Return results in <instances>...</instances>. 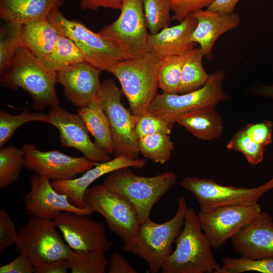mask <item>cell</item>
<instances>
[{"instance_id":"cell-16","label":"cell","mask_w":273,"mask_h":273,"mask_svg":"<svg viewBox=\"0 0 273 273\" xmlns=\"http://www.w3.org/2000/svg\"><path fill=\"white\" fill-rule=\"evenodd\" d=\"M49 115L52 125L59 132L62 146L76 149L95 162H105L111 159L109 155L91 141L89 131L77 113L70 112L58 104L51 106Z\"/></svg>"},{"instance_id":"cell-28","label":"cell","mask_w":273,"mask_h":273,"mask_svg":"<svg viewBox=\"0 0 273 273\" xmlns=\"http://www.w3.org/2000/svg\"><path fill=\"white\" fill-rule=\"evenodd\" d=\"M84 61L80 49L71 39L61 34L53 50L42 62L48 69L57 72Z\"/></svg>"},{"instance_id":"cell-1","label":"cell","mask_w":273,"mask_h":273,"mask_svg":"<svg viewBox=\"0 0 273 273\" xmlns=\"http://www.w3.org/2000/svg\"><path fill=\"white\" fill-rule=\"evenodd\" d=\"M175 242V250L164 262L161 272L216 273L220 268L198 214L191 207L187 208L184 227Z\"/></svg>"},{"instance_id":"cell-13","label":"cell","mask_w":273,"mask_h":273,"mask_svg":"<svg viewBox=\"0 0 273 273\" xmlns=\"http://www.w3.org/2000/svg\"><path fill=\"white\" fill-rule=\"evenodd\" d=\"M257 202L220 206L200 210L198 216L202 231L212 247L220 248L261 211Z\"/></svg>"},{"instance_id":"cell-31","label":"cell","mask_w":273,"mask_h":273,"mask_svg":"<svg viewBox=\"0 0 273 273\" xmlns=\"http://www.w3.org/2000/svg\"><path fill=\"white\" fill-rule=\"evenodd\" d=\"M139 151L146 158L163 164L170 160L174 144L168 134L158 133L138 140Z\"/></svg>"},{"instance_id":"cell-11","label":"cell","mask_w":273,"mask_h":273,"mask_svg":"<svg viewBox=\"0 0 273 273\" xmlns=\"http://www.w3.org/2000/svg\"><path fill=\"white\" fill-rule=\"evenodd\" d=\"M48 19L62 34L71 39L82 52L85 61L107 72L115 63L124 60L120 53L108 40L80 21L67 19L55 8Z\"/></svg>"},{"instance_id":"cell-22","label":"cell","mask_w":273,"mask_h":273,"mask_svg":"<svg viewBox=\"0 0 273 273\" xmlns=\"http://www.w3.org/2000/svg\"><path fill=\"white\" fill-rule=\"evenodd\" d=\"M197 25L196 19L190 14L178 24L163 28L155 34H149V51L161 59L182 55L195 48L197 43L191 35Z\"/></svg>"},{"instance_id":"cell-32","label":"cell","mask_w":273,"mask_h":273,"mask_svg":"<svg viewBox=\"0 0 273 273\" xmlns=\"http://www.w3.org/2000/svg\"><path fill=\"white\" fill-rule=\"evenodd\" d=\"M31 121H40L52 124L49 114L32 112L25 110L17 115L7 111H0V148H3L11 139L16 130L24 124Z\"/></svg>"},{"instance_id":"cell-37","label":"cell","mask_w":273,"mask_h":273,"mask_svg":"<svg viewBox=\"0 0 273 273\" xmlns=\"http://www.w3.org/2000/svg\"><path fill=\"white\" fill-rule=\"evenodd\" d=\"M226 147L228 149L241 152L249 163L256 165L263 159L265 147L252 141L243 128L232 138Z\"/></svg>"},{"instance_id":"cell-10","label":"cell","mask_w":273,"mask_h":273,"mask_svg":"<svg viewBox=\"0 0 273 273\" xmlns=\"http://www.w3.org/2000/svg\"><path fill=\"white\" fill-rule=\"evenodd\" d=\"M86 208L105 219L110 230L123 243L132 241L141 226L137 212L124 198L108 190L103 184L88 188L84 195Z\"/></svg>"},{"instance_id":"cell-30","label":"cell","mask_w":273,"mask_h":273,"mask_svg":"<svg viewBox=\"0 0 273 273\" xmlns=\"http://www.w3.org/2000/svg\"><path fill=\"white\" fill-rule=\"evenodd\" d=\"M24 167L22 149L14 146L3 147L0 150V188L5 189L15 183Z\"/></svg>"},{"instance_id":"cell-35","label":"cell","mask_w":273,"mask_h":273,"mask_svg":"<svg viewBox=\"0 0 273 273\" xmlns=\"http://www.w3.org/2000/svg\"><path fill=\"white\" fill-rule=\"evenodd\" d=\"M145 21L151 34L169 26L171 17L168 0H143Z\"/></svg>"},{"instance_id":"cell-9","label":"cell","mask_w":273,"mask_h":273,"mask_svg":"<svg viewBox=\"0 0 273 273\" xmlns=\"http://www.w3.org/2000/svg\"><path fill=\"white\" fill-rule=\"evenodd\" d=\"M122 94L114 81L108 78L101 83L98 96L109 122L114 158L124 155L136 159L140 154L135 132L136 117L122 104Z\"/></svg>"},{"instance_id":"cell-6","label":"cell","mask_w":273,"mask_h":273,"mask_svg":"<svg viewBox=\"0 0 273 273\" xmlns=\"http://www.w3.org/2000/svg\"><path fill=\"white\" fill-rule=\"evenodd\" d=\"M225 74L217 70L209 75L205 84L194 91L183 94H158L147 111L164 119L173 127L181 115L199 109L214 108L230 99L222 88Z\"/></svg>"},{"instance_id":"cell-12","label":"cell","mask_w":273,"mask_h":273,"mask_svg":"<svg viewBox=\"0 0 273 273\" xmlns=\"http://www.w3.org/2000/svg\"><path fill=\"white\" fill-rule=\"evenodd\" d=\"M180 185L194 195L200 210H206L223 206L257 203L263 194L273 189V177L251 188L223 186L211 179L196 176L185 177Z\"/></svg>"},{"instance_id":"cell-47","label":"cell","mask_w":273,"mask_h":273,"mask_svg":"<svg viewBox=\"0 0 273 273\" xmlns=\"http://www.w3.org/2000/svg\"><path fill=\"white\" fill-rule=\"evenodd\" d=\"M253 92L259 96L273 100V84L258 86Z\"/></svg>"},{"instance_id":"cell-39","label":"cell","mask_w":273,"mask_h":273,"mask_svg":"<svg viewBox=\"0 0 273 273\" xmlns=\"http://www.w3.org/2000/svg\"><path fill=\"white\" fill-rule=\"evenodd\" d=\"M173 12V20L180 23L192 12L208 8L215 0H168Z\"/></svg>"},{"instance_id":"cell-24","label":"cell","mask_w":273,"mask_h":273,"mask_svg":"<svg viewBox=\"0 0 273 273\" xmlns=\"http://www.w3.org/2000/svg\"><path fill=\"white\" fill-rule=\"evenodd\" d=\"M60 35L48 19L22 24L24 48L41 61L52 52Z\"/></svg>"},{"instance_id":"cell-21","label":"cell","mask_w":273,"mask_h":273,"mask_svg":"<svg viewBox=\"0 0 273 273\" xmlns=\"http://www.w3.org/2000/svg\"><path fill=\"white\" fill-rule=\"evenodd\" d=\"M190 15L197 21L191 39L199 45L204 57L209 60L212 58L216 40L224 33L239 26L241 22L237 13L225 14L208 9L199 10Z\"/></svg>"},{"instance_id":"cell-46","label":"cell","mask_w":273,"mask_h":273,"mask_svg":"<svg viewBox=\"0 0 273 273\" xmlns=\"http://www.w3.org/2000/svg\"><path fill=\"white\" fill-rule=\"evenodd\" d=\"M241 0H215L207 9L225 14H232Z\"/></svg>"},{"instance_id":"cell-41","label":"cell","mask_w":273,"mask_h":273,"mask_svg":"<svg viewBox=\"0 0 273 273\" xmlns=\"http://www.w3.org/2000/svg\"><path fill=\"white\" fill-rule=\"evenodd\" d=\"M272 126L271 121L265 120L249 124L244 128L252 141L265 147L272 142Z\"/></svg>"},{"instance_id":"cell-25","label":"cell","mask_w":273,"mask_h":273,"mask_svg":"<svg viewBox=\"0 0 273 273\" xmlns=\"http://www.w3.org/2000/svg\"><path fill=\"white\" fill-rule=\"evenodd\" d=\"M77 113L94 137L96 145L108 155L113 154L114 147L109 122L98 94L88 105L79 107Z\"/></svg>"},{"instance_id":"cell-38","label":"cell","mask_w":273,"mask_h":273,"mask_svg":"<svg viewBox=\"0 0 273 273\" xmlns=\"http://www.w3.org/2000/svg\"><path fill=\"white\" fill-rule=\"evenodd\" d=\"M172 127L161 117L147 111L136 117L135 132L139 140L145 136L158 133L169 134Z\"/></svg>"},{"instance_id":"cell-8","label":"cell","mask_w":273,"mask_h":273,"mask_svg":"<svg viewBox=\"0 0 273 273\" xmlns=\"http://www.w3.org/2000/svg\"><path fill=\"white\" fill-rule=\"evenodd\" d=\"M120 11L117 19L98 33L111 43L124 59L150 52L143 0H123Z\"/></svg>"},{"instance_id":"cell-36","label":"cell","mask_w":273,"mask_h":273,"mask_svg":"<svg viewBox=\"0 0 273 273\" xmlns=\"http://www.w3.org/2000/svg\"><path fill=\"white\" fill-rule=\"evenodd\" d=\"M220 268L216 273H242L246 271H257L262 273H273V258L249 259L240 257L222 258Z\"/></svg>"},{"instance_id":"cell-2","label":"cell","mask_w":273,"mask_h":273,"mask_svg":"<svg viewBox=\"0 0 273 273\" xmlns=\"http://www.w3.org/2000/svg\"><path fill=\"white\" fill-rule=\"evenodd\" d=\"M57 83L56 72L47 68L24 47L16 52L0 80L1 86L13 90L21 88L26 92L32 99V108L39 111L59 104Z\"/></svg>"},{"instance_id":"cell-33","label":"cell","mask_w":273,"mask_h":273,"mask_svg":"<svg viewBox=\"0 0 273 273\" xmlns=\"http://www.w3.org/2000/svg\"><path fill=\"white\" fill-rule=\"evenodd\" d=\"M185 54L161 60L158 70V86L163 92L178 94Z\"/></svg>"},{"instance_id":"cell-5","label":"cell","mask_w":273,"mask_h":273,"mask_svg":"<svg viewBox=\"0 0 273 273\" xmlns=\"http://www.w3.org/2000/svg\"><path fill=\"white\" fill-rule=\"evenodd\" d=\"M161 59L152 52L118 61L108 72L120 83L133 115L138 117L147 111L158 94V70Z\"/></svg>"},{"instance_id":"cell-4","label":"cell","mask_w":273,"mask_h":273,"mask_svg":"<svg viewBox=\"0 0 273 273\" xmlns=\"http://www.w3.org/2000/svg\"><path fill=\"white\" fill-rule=\"evenodd\" d=\"M176 180V175L172 172L143 176L134 173L130 167H123L109 173L103 184L133 206L141 224L150 218L154 205L174 186Z\"/></svg>"},{"instance_id":"cell-19","label":"cell","mask_w":273,"mask_h":273,"mask_svg":"<svg viewBox=\"0 0 273 273\" xmlns=\"http://www.w3.org/2000/svg\"><path fill=\"white\" fill-rule=\"evenodd\" d=\"M234 251L249 259L273 258V220L261 211L231 239Z\"/></svg>"},{"instance_id":"cell-14","label":"cell","mask_w":273,"mask_h":273,"mask_svg":"<svg viewBox=\"0 0 273 273\" xmlns=\"http://www.w3.org/2000/svg\"><path fill=\"white\" fill-rule=\"evenodd\" d=\"M87 215L62 212L54 223L61 232L68 246L77 252H106L112 246L106 234L104 225Z\"/></svg>"},{"instance_id":"cell-34","label":"cell","mask_w":273,"mask_h":273,"mask_svg":"<svg viewBox=\"0 0 273 273\" xmlns=\"http://www.w3.org/2000/svg\"><path fill=\"white\" fill-rule=\"evenodd\" d=\"M66 261L72 273H105L109 265L105 252L100 251L76 252L75 255Z\"/></svg>"},{"instance_id":"cell-23","label":"cell","mask_w":273,"mask_h":273,"mask_svg":"<svg viewBox=\"0 0 273 273\" xmlns=\"http://www.w3.org/2000/svg\"><path fill=\"white\" fill-rule=\"evenodd\" d=\"M63 3L64 0H0V17L6 22L21 24L47 19L52 10Z\"/></svg>"},{"instance_id":"cell-3","label":"cell","mask_w":273,"mask_h":273,"mask_svg":"<svg viewBox=\"0 0 273 273\" xmlns=\"http://www.w3.org/2000/svg\"><path fill=\"white\" fill-rule=\"evenodd\" d=\"M178 208L170 220L157 223L148 218L141 224L135 238L123 243L121 249L139 256L147 263L149 271L158 273L172 253V244L181 232L188 208L183 196L177 200Z\"/></svg>"},{"instance_id":"cell-43","label":"cell","mask_w":273,"mask_h":273,"mask_svg":"<svg viewBox=\"0 0 273 273\" xmlns=\"http://www.w3.org/2000/svg\"><path fill=\"white\" fill-rule=\"evenodd\" d=\"M108 273H137L138 271L121 254L114 253L109 260Z\"/></svg>"},{"instance_id":"cell-42","label":"cell","mask_w":273,"mask_h":273,"mask_svg":"<svg viewBox=\"0 0 273 273\" xmlns=\"http://www.w3.org/2000/svg\"><path fill=\"white\" fill-rule=\"evenodd\" d=\"M34 266L24 255H18L10 262L0 267V273H32Z\"/></svg>"},{"instance_id":"cell-45","label":"cell","mask_w":273,"mask_h":273,"mask_svg":"<svg viewBox=\"0 0 273 273\" xmlns=\"http://www.w3.org/2000/svg\"><path fill=\"white\" fill-rule=\"evenodd\" d=\"M69 268L66 260L43 262L34 266V273H67Z\"/></svg>"},{"instance_id":"cell-18","label":"cell","mask_w":273,"mask_h":273,"mask_svg":"<svg viewBox=\"0 0 273 273\" xmlns=\"http://www.w3.org/2000/svg\"><path fill=\"white\" fill-rule=\"evenodd\" d=\"M146 164L144 159H131L121 155L105 162H96L95 166L86 171L79 177L67 180H51L53 188L59 193L66 195L74 206L87 208L84 195L88 187L102 176L123 167L144 168Z\"/></svg>"},{"instance_id":"cell-40","label":"cell","mask_w":273,"mask_h":273,"mask_svg":"<svg viewBox=\"0 0 273 273\" xmlns=\"http://www.w3.org/2000/svg\"><path fill=\"white\" fill-rule=\"evenodd\" d=\"M17 232L15 223L7 209H0V254L9 247L15 244Z\"/></svg>"},{"instance_id":"cell-15","label":"cell","mask_w":273,"mask_h":273,"mask_svg":"<svg viewBox=\"0 0 273 273\" xmlns=\"http://www.w3.org/2000/svg\"><path fill=\"white\" fill-rule=\"evenodd\" d=\"M24 167L50 180L75 178L93 168L95 162L85 157L69 156L57 150L41 151L32 144H24Z\"/></svg>"},{"instance_id":"cell-44","label":"cell","mask_w":273,"mask_h":273,"mask_svg":"<svg viewBox=\"0 0 273 273\" xmlns=\"http://www.w3.org/2000/svg\"><path fill=\"white\" fill-rule=\"evenodd\" d=\"M123 0H81L80 6L84 10H98L100 8L120 10Z\"/></svg>"},{"instance_id":"cell-7","label":"cell","mask_w":273,"mask_h":273,"mask_svg":"<svg viewBox=\"0 0 273 273\" xmlns=\"http://www.w3.org/2000/svg\"><path fill=\"white\" fill-rule=\"evenodd\" d=\"M53 219L31 216L17 232L15 251L34 266L43 262L68 260L76 252L60 236Z\"/></svg>"},{"instance_id":"cell-17","label":"cell","mask_w":273,"mask_h":273,"mask_svg":"<svg viewBox=\"0 0 273 273\" xmlns=\"http://www.w3.org/2000/svg\"><path fill=\"white\" fill-rule=\"evenodd\" d=\"M30 190L24 197L25 209L31 216L53 219L62 212H72L90 216L88 208H78L71 203L68 196L58 192L48 178L34 173L30 179Z\"/></svg>"},{"instance_id":"cell-29","label":"cell","mask_w":273,"mask_h":273,"mask_svg":"<svg viewBox=\"0 0 273 273\" xmlns=\"http://www.w3.org/2000/svg\"><path fill=\"white\" fill-rule=\"evenodd\" d=\"M24 47L22 24L6 22L0 29V74L8 69L16 52Z\"/></svg>"},{"instance_id":"cell-26","label":"cell","mask_w":273,"mask_h":273,"mask_svg":"<svg viewBox=\"0 0 273 273\" xmlns=\"http://www.w3.org/2000/svg\"><path fill=\"white\" fill-rule=\"evenodd\" d=\"M176 122L195 137L203 141L218 138L223 130L222 117L213 107L185 114L177 119Z\"/></svg>"},{"instance_id":"cell-20","label":"cell","mask_w":273,"mask_h":273,"mask_svg":"<svg viewBox=\"0 0 273 273\" xmlns=\"http://www.w3.org/2000/svg\"><path fill=\"white\" fill-rule=\"evenodd\" d=\"M102 71L84 61L56 72L57 83L63 87L66 98L74 105H88L98 93Z\"/></svg>"},{"instance_id":"cell-27","label":"cell","mask_w":273,"mask_h":273,"mask_svg":"<svg viewBox=\"0 0 273 273\" xmlns=\"http://www.w3.org/2000/svg\"><path fill=\"white\" fill-rule=\"evenodd\" d=\"M203 57L204 56L199 47H196L185 53L178 94L196 90L207 82L209 75L204 68Z\"/></svg>"}]
</instances>
